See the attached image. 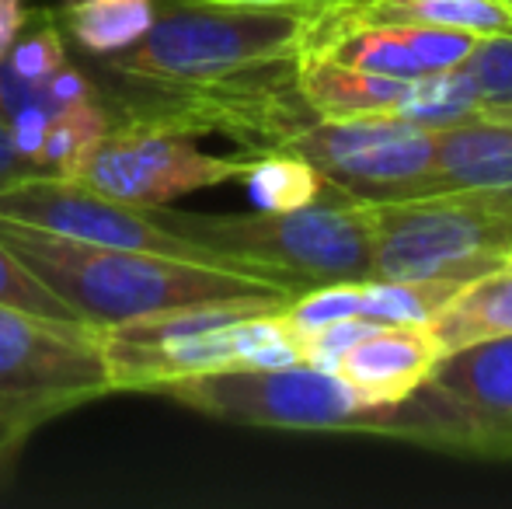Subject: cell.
Segmentation results:
<instances>
[{
    "instance_id": "cell-6",
    "label": "cell",
    "mask_w": 512,
    "mask_h": 509,
    "mask_svg": "<svg viewBox=\"0 0 512 509\" xmlns=\"http://www.w3.org/2000/svg\"><path fill=\"white\" fill-rule=\"evenodd\" d=\"M112 391L98 328L0 304V482L46 422Z\"/></svg>"
},
{
    "instance_id": "cell-9",
    "label": "cell",
    "mask_w": 512,
    "mask_h": 509,
    "mask_svg": "<svg viewBox=\"0 0 512 509\" xmlns=\"http://www.w3.org/2000/svg\"><path fill=\"white\" fill-rule=\"evenodd\" d=\"M0 217L25 227H39V231L49 234H63V238L74 241L140 248V252L227 265L209 248L196 245V241L175 234L168 224H161L154 217V210L102 196V192H95L91 185L77 182L70 175H35L4 189L0 192Z\"/></svg>"
},
{
    "instance_id": "cell-7",
    "label": "cell",
    "mask_w": 512,
    "mask_h": 509,
    "mask_svg": "<svg viewBox=\"0 0 512 509\" xmlns=\"http://www.w3.org/2000/svg\"><path fill=\"white\" fill-rule=\"evenodd\" d=\"M439 129L405 116H310L283 150L310 168L345 199H398L432 192Z\"/></svg>"
},
{
    "instance_id": "cell-16",
    "label": "cell",
    "mask_w": 512,
    "mask_h": 509,
    "mask_svg": "<svg viewBox=\"0 0 512 509\" xmlns=\"http://www.w3.org/2000/svg\"><path fill=\"white\" fill-rule=\"evenodd\" d=\"M157 0H60L56 18L77 56H108L150 32Z\"/></svg>"
},
{
    "instance_id": "cell-20",
    "label": "cell",
    "mask_w": 512,
    "mask_h": 509,
    "mask_svg": "<svg viewBox=\"0 0 512 509\" xmlns=\"http://www.w3.org/2000/svg\"><path fill=\"white\" fill-rule=\"evenodd\" d=\"M460 70L481 102V119H512V32L478 35Z\"/></svg>"
},
{
    "instance_id": "cell-25",
    "label": "cell",
    "mask_w": 512,
    "mask_h": 509,
    "mask_svg": "<svg viewBox=\"0 0 512 509\" xmlns=\"http://www.w3.org/2000/svg\"><path fill=\"white\" fill-rule=\"evenodd\" d=\"M506 4H512V0H506Z\"/></svg>"
},
{
    "instance_id": "cell-8",
    "label": "cell",
    "mask_w": 512,
    "mask_h": 509,
    "mask_svg": "<svg viewBox=\"0 0 512 509\" xmlns=\"http://www.w3.org/2000/svg\"><path fill=\"white\" fill-rule=\"evenodd\" d=\"M255 150L230 157L206 154L196 136L150 126H108L98 143L77 161L70 178L91 185L102 196L133 206H164L213 185L241 182Z\"/></svg>"
},
{
    "instance_id": "cell-11",
    "label": "cell",
    "mask_w": 512,
    "mask_h": 509,
    "mask_svg": "<svg viewBox=\"0 0 512 509\" xmlns=\"http://www.w3.org/2000/svg\"><path fill=\"white\" fill-rule=\"evenodd\" d=\"M429 381L467 415L474 457L512 461V335L450 349L436 360Z\"/></svg>"
},
{
    "instance_id": "cell-1",
    "label": "cell",
    "mask_w": 512,
    "mask_h": 509,
    "mask_svg": "<svg viewBox=\"0 0 512 509\" xmlns=\"http://www.w3.org/2000/svg\"><path fill=\"white\" fill-rule=\"evenodd\" d=\"M335 11V7H331ZM328 11L157 0L150 32L108 56H77L112 126L227 136L241 150H283L314 112L297 74Z\"/></svg>"
},
{
    "instance_id": "cell-15",
    "label": "cell",
    "mask_w": 512,
    "mask_h": 509,
    "mask_svg": "<svg viewBox=\"0 0 512 509\" xmlns=\"http://www.w3.org/2000/svg\"><path fill=\"white\" fill-rule=\"evenodd\" d=\"M429 332L436 335L443 353L481 339L512 335V258L474 283L460 286L457 297L429 321Z\"/></svg>"
},
{
    "instance_id": "cell-13",
    "label": "cell",
    "mask_w": 512,
    "mask_h": 509,
    "mask_svg": "<svg viewBox=\"0 0 512 509\" xmlns=\"http://www.w3.org/2000/svg\"><path fill=\"white\" fill-rule=\"evenodd\" d=\"M300 98L314 116L345 119V116H398L408 105L415 81L373 74L363 67H349L331 56L307 53L297 74Z\"/></svg>"
},
{
    "instance_id": "cell-17",
    "label": "cell",
    "mask_w": 512,
    "mask_h": 509,
    "mask_svg": "<svg viewBox=\"0 0 512 509\" xmlns=\"http://www.w3.org/2000/svg\"><path fill=\"white\" fill-rule=\"evenodd\" d=\"M349 11L366 21H411L471 35L512 32V4L506 0H359Z\"/></svg>"
},
{
    "instance_id": "cell-23",
    "label": "cell",
    "mask_w": 512,
    "mask_h": 509,
    "mask_svg": "<svg viewBox=\"0 0 512 509\" xmlns=\"http://www.w3.org/2000/svg\"><path fill=\"white\" fill-rule=\"evenodd\" d=\"M25 0H0V60L11 49L14 35H18L21 21H25Z\"/></svg>"
},
{
    "instance_id": "cell-24",
    "label": "cell",
    "mask_w": 512,
    "mask_h": 509,
    "mask_svg": "<svg viewBox=\"0 0 512 509\" xmlns=\"http://www.w3.org/2000/svg\"><path fill=\"white\" fill-rule=\"evenodd\" d=\"M213 4H241V7H300V11H331V7L359 4V0H213Z\"/></svg>"
},
{
    "instance_id": "cell-10",
    "label": "cell",
    "mask_w": 512,
    "mask_h": 509,
    "mask_svg": "<svg viewBox=\"0 0 512 509\" xmlns=\"http://www.w3.org/2000/svg\"><path fill=\"white\" fill-rule=\"evenodd\" d=\"M349 7L352 4L328 11L310 53L331 56V60L373 70V74L398 77V81H422V77L457 70L478 42V35L457 32V28L366 21L356 18Z\"/></svg>"
},
{
    "instance_id": "cell-4",
    "label": "cell",
    "mask_w": 512,
    "mask_h": 509,
    "mask_svg": "<svg viewBox=\"0 0 512 509\" xmlns=\"http://www.w3.org/2000/svg\"><path fill=\"white\" fill-rule=\"evenodd\" d=\"M161 224L220 255L230 269L300 297L317 286L370 279V203L328 196L297 210L189 213L150 206Z\"/></svg>"
},
{
    "instance_id": "cell-22",
    "label": "cell",
    "mask_w": 512,
    "mask_h": 509,
    "mask_svg": "<svg viewBox=\"0 0 512 509\" xmlns=\"http://www.w3.org/2000/svg\"><path fill=\"white\" fill-rule=\"evenodd\" d=\"M42 175L39 168H35L32 157L21 154V147L14 143L11 129H7V123L0 119V192L11 189V185L25 182V178H35Z\"/></svg>"
},
{
    "instance_id": "cell-2",
    "label": "cell",
    "mask_w": 512,
    "mask_h": 509,
    "mask_svg": "<svg viewBox=\"0 0 512 509\" xmlns=\"http://www.w3.org/2000/svg\"><path fill=\"white\" fill-rule=\"evenodd\" d=\"M154 394L237 426L387 436L460 457H474L478 450L467 415L432 381L415 387L401 401H373L342 381L335 370L290 363V367H230L178 377L161 384Z\"/></svg>"
},
{
    "instance_id": "cell-18",
    "label": "cell",
    "mask_w": 512,
    "mask_h": 509,
    "mask_svg": "<svg viewBox=\"0 0 512 509\" xmlns=\"http://www.w3.org/2000/svg\"><path fill=\"white\" fill-rule=\"evenodd\" d=\"M258 210H297L317 199L338 196L321 175L290 150H255L241 178Z\"/></svg>"
},
{
    "instance_id": "cell-19",
    "label": "cell",
    "mask_w": 512,
    "mask_h": 509,
    "mask_svg": "<svg viewBox=\"0 0 512 509\" xmlns=\"http://www.w3.org/2000/svg\"><path fill=\"white\" fill-rule=\"evenodd\" d=\"M464 283L443 279H359V318L373 325H429Z\"/></svg>"
},
{
    "instance_id": "cell-21",
    "label": "cell",
    "mask_w": 512,
    "mask_h": 509,
    "mask_svg": "<svg viewBox=\"0 0 512 509\" xmlns=\"http://www.w3.org/2000/svg\"><path fill=\"white\" fill-rule=\"evenodd\" d=\"M0 304L4 307H18V311L39 314V318H53V321H77L74 311L21 262L11 248L0 241ZM84 325V321H77Z\"/></svg>"
},
{
    "instance_id": "cell-12",
    "label": "cell",
    "mask_w": 512,
    "mask_h": 509,
    "mask_svg": "<svg viewBox=\"0 0 512 509\" xmlns=\"http://www.w3.org/2000/svg\"><path fill=\"white\" fill-rule=\"evenodd\" d=\"M443 356L429 325H373L335 363V374L373 401H401L429 381Z\"/></svg>"
},
{
    "instance_id": "cell-5",
    "label": "cell",
    "mask_w": 512,
    "mask_h": 509,
    "mask_svg": "<svg viewBox=\"0 0 512 509\" xmlns=\"http://www.w3.org/2000/svg\"><path fill=\"white\" fill-rule=\"evenodd\" d=\"M370 203V279L474 283L512 258V189H432Z\"/></svg>"
},
{
    "instance_id": "cell-3",
    "label": "cell",
    "mask_w": 512,
    "mask_h": 509,
    "mask_svg": "<svg viewBox=\"0 0 512 509\" xmlns=\"http://www.w3.org/2000/svg\"><path fill=\"white\" fill-rule=\"evenodd\" d=\"M0 241L74 311L77 321L91 328H112L220 300H293L279 286L227 265L74 241L4 217Z\"/></svg>"
},
{
    "instance_id": "cell-14",
    "label": "cell",
    "mask_w": 512,
    "mask_h": 509,
    "mask_svg": "<svg viewBox=\"0 0 512 509\" xmlns=\"http://www.w3.org/2000/svg\"><path fill=\"white\" fill-rule=\"evenodd\" d=\"M432 189H512V119L439 129Z\"/></svg>"
}]
</instances>
